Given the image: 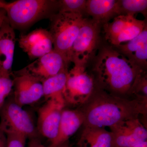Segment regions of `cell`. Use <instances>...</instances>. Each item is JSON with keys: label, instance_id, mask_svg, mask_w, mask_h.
I'll return each mask as SVG.
<instances>
[{"label": "cell", "instance_id": "obj_27", "mask_svg": "<svg viewBox=\"0 0 147 147\" xmlns=\"http://www.w3.org/2000/svg\"><path fill=\"white\" fill-rule=\"evenodd\" d=\"M132 147H147V142L146 141V142H142Z\"/></svg>", "mask_w": 147, "mask_h": 147}, {"label": "cell", "instance_id": "obj_22", "mask_svg": "<svg viewBox=\"0 0 147 147\" xmlns=\"http://www.w3.org/2000/svg\"><path fill=\"white\" fill-rule=\"evenodd\" d=\"M11 77L0 76V109L13 89V80Z\"/></svg>", "mask_w": 147, "mask_h": 147}, {"label": "cell", "instance_id": "obj_5", "mask_svg": "<svg viewBox=\"0 0 147 147\" xmlns=\"http://www.w3.org/2000/svg\"><path fill=\"white\" fill-rule=\"evenodd\" d=\"M101 27L92 18H84L69 54V61L74 65L86 66L94 55L100 44Z\"/></svg>", "mask_w": 147, "mask_h": 147}, {"label": "cell", "instance_id": "obj_20", "mask_svg": "<svg viewBox=\"0 0 147 147\" xmlns=\"http://www.w3.org/2000/svg\"><path fill=\"white\" fill-rule=\"evenodd\" d=\"M118 15H131L141 13L147 16V0H117Z\"/></svg>", "mask_w": 147, "mask_h": 147}, {"label": "cell", "instance_id": "obj_10", "mask_svg": "<svg viewBox=\"0 0 147 147\" xmlns=\"http://www.w3.org/2000/svg\"><path fill=\"white\" fill-rule=\"evenodd\" d=\"M14 101L19 106L32 105L43 97L42 82L22 69L12 72Z\"/></svg>", "mask_w": 147, "mask_h": 147}, {"label": "cell", "instance_id": "obj_26", "mask_svg": "<svg viewBox=\"0 0 147 147\" xmlns=\"http://www.w3.org/2000/svg\"><path fill=\"white\" fill-rule=\"evenodd\" d=\"M6 17V13L4 9L0 8V32L3 23Z\"/></svg>", "mask_w": 147, "mask_h": 147}, {"label": "cell", "instance_id": "obj_17", "mask_svg": "<svg viewBox=\"0 0 147 147\" xmlns=\"http://www.w3.org/2000/svg\"><path fill=\"white\" fill-rule=\"evenodd\" d=\"M86 13L102 27L118 16L117 0H87Z\"/></svg>", "mask_w": 147, "mask_h": 147}, {"label": "cell", "instance_id": "obj_1", "mask_svg": "<svg viewBox=\"0 0 147 147\" xmlns=\"http://www.w3.org/2000/svg\"><path fill=\"white\" fill-rule=\"evenodd\" d=\"M147 98L133 99L112 94L96 86L92 94L78 108L84 128L112 127L121 122L139 118L147 113Z\"/></svg>", "mask_w": 147, "mask_h": 147}, {"label": "cell", "instance_id": "obj_11", "mask_svg": "<svg viewBox=\"0 0 147 147\" xmlns=\"http://www.w3.org/2000/svg\"><path fill=\"white\" fill-rule=\"evenodd\" d=\"M70 63L61 53L53 50L22 69L41 82L68 70Z\"/></svg>", "mask_w": 147, "mask_h": 147}, {"label": "cell", "instance_id": "obj_14", "mask_svg": "<svg viewBox=\"0 0 147 147\" xmlns=\"http://www.w3.org/2000/svg\"><path fill=\"white\" fill-rule=\"evenodd\" d=\"M16 41L14 29L6 17L0 32V76H11Z\"/></svg>", "mask_w": 147, "mask_h": 147}, {"label": "cell", "instance_id": "obj_9", "mask_svg": "<svg viewBox=\"0 0 147 147\" xmlns=\"http://www.w3.org/2000/svg\"><path fill=\"white\" fill-rule=\"evenodd\" d=\"M65 103L63 96L46 100L38 112L37 128L39 134L50 139H55L57 134L62 112Z\"/></svg>", "mask_w": 147, "mask_h": 147}, {"label": "cell", "instance_id": "obj_16", "mask_svg": "<svg viewBox=\"0 0 147 147\" xmlns=\"http://www.w3.org/2000/svg\"><path fill=\"white\" fill-rule=\"evenodd\" d=\"M84 119L79 109L65 110L61 116L57 137L51 141L50 147H56L68 141L69 139L83 125Z\"/></svg>", "mask_w": 147, "mask_h": 147}, {"label": "cell", "instance_id": "obj_21", "mask_svg": "<svg viewBox=\"0 0 147 147\" xmlns=\"http://www.w3.org/2000/svg\"><path fill=\"white\" fill-rule=\"evenodd\" d=\"M59 11L82 14L86 13V0H60Z\"/></svg>", "mask_w": 147, "mask_h": 147}, {"label": "cell", "instance_id": "obj_2", "mask_svg": "<svg viewBox=\"0 0 147 147\" xmlns=\"http://www.w3.org/2000/svg\"><path fill=\"white\" fill-rule=\"evenodd\" d=\"M94 71L96 86L124 97L133 95L137 80L146 72L110 45L102 46L99 50Z\"/></svg>", "mask_w": 147, "mask_h": 147}, {"label": "cell", "instance_id": "obj_8", "mask_svg": "<svg viewBox=\"0 0 147 147\" xmlns=\"http://www.w3.org/2000/svg\"><path fill=\"white\" fill-rule=\"evenodd\" d=\"M113 19L102 27L105 39L113 47L131 40L147 26L146 21L138 20L131 15H119Z\"/></svg>", "mask_w": 147, "mask_h": 147}, {"label": "cell", "instance_id": "obj_12", "mask_svg": "<svg viewBox=\"0 0 147 147\" xmlns=\"http://www.w3.org/2000/svg\"><path fill=\"white\" fill-rule=\"evenodd\" d=\"M110 129L113 147H132L147 141L146 128L139 118L123 121Z\"/></svg>", "mask_w": 147, "mask_h": 147}, {"label": "cell", "instance_id": "obj_29", "mask_svg": "<svg viewBox=\"0 0 147 147\" xmlns=\"http://www.w3.org/2000/svg\"><path fill=\"white\" fill-rule=\"evenodd\" d=\"M56 147H69V141L65 142L63 144H62L60 145H59L58 146Z\"/></svg>", "mask_w": 147, "mask_h": 147}, {"label": "cell", "instance_id": "obj_15", "mask_svg": "<svg viewBox=\"0 0 147 147\" xmlns=\"http://www.w3.org/2000/svg\"><path fill=\"white\" fill-rule=\"evenodd\" d=\"M113 47L129 60L146 70L147 65V26L138 35L126 43Z\"/></svg>", "mask_w": 147, "mask_h": 147}, {"label": "cell", "instance_id": "obj_3", "mask_svg": "<svg viewBox=\"0 0 147 147\" xmlns=\"http://www.w3.org/2000/svg\"><path fill=\"white\" fill-rule=\"evenodd\" d=\"M4 9L13 29L24 30L57 13L59 3L56 0H18L7 3Z\"/></svg>", "mask_w": 147, "mask_h": 147}, {"label": "cell", "instance_id": "obj_23", "mask_svg": "<svg viewBox=\"0 0 147 147\" xmlns=\"http://www.w3.org/2000/svg\"><path fill=\"white\" fill-rule=\"evenodd\" d=\"M7 147H25L27 137L24 134L10 132L6 134Z\"/></svg>", "mask_w": 147, "mask_h": 147}, {"label": "cell", "instance_id": "obj_6", "mask_svg": "<svg viewBox=\"0 0 147 147\" xmlns=\"http://www.w3.org/2000/svg\"><path fill=\"white\" fill-rule=\"evenodd\" d=\"M0 129L7 134L17 132L27 138H38L40 135L32 118L13 100L7 99L0 109Z\"/></svg>", "mask_w": 147, "mask_h": 147}, {"label": "cell", "instance_id": "obj_28", "mask_svg": "<svg viewBox=\"0 0 147 147\" xmlns=\"http://www.w3.org/2000/svg\"><path fill=\"white\" fill-rule=\"evenodd\" d=\"M7 2L0 0V8L5 9Z\"/></svg>", "mask_w": 147, "mask_h": 147}, {"label": "cell", "instance_id": "obj_18", "mask_svg": "<svg viewBox=\"0 0 147 147\" xmlns=\"http://www.w3.org/2000/svg\"><path fill=\"white\" fill-rule=\"evenodd\" d=\"M113 135L104 127L84 128L78 147H113Z\"/></svg>", "mask_w": 147, "mask_h": 147}, {"label": "cell", "instance_id": "obj_7", "mask_svg": "<svg viewBox=\"0 0 147 147\" xmlns=\"http://www.w3.org/2000/svg\"><path fill=\"white\" fill-rule=\"evenodd\" d=\"M95 86L94 79L86 65H74L68 71L63 96L65 103L80 106L88 99Z\"/></svg>", "mask_w": 147, "mask_h": 147}, {"label": "cell", "instance_id": "obj_4", "mask_svg": "<svg viewBox=\"0 0 147 147\" xmlns=\"http://www.w3.org/2000/svg\"><path fill=\"white\" fill-rule=\"evenodd\" d=\"M84 18L82 14L59 11L50 18L49 31L53 38L54 50L64 56L70 63L71 47Z\"/></svg>", "mask_w": 147, "mask_h": 147}, {"label": "cell", "instance_id": "obj_13", "mask_svg": "<svg viewBox=\"0 0 147 147\" xmlns=\"http://www.w3.org/2000/svg\"><path fill=\"white\" fill-rule=\"evenodd\" d=\"M20 48L30 59H36L54 50L53 38L49 30L42 28L22 34L18 39Z\"/></svg>", "mask_w": 147, "mask_h": 147}, {"label": "cell", "instance_id": "obj_25", "mask_svg": "<svg viewBox=\"0 0 147 147\" xmlns=\"http://www.w3.org/2000/svg\"><path fill=\"white\" fill-rule=\"evenodd\" d=\"M0 147H7L6 134L0 129Z\"/></svg>", "mask_w": 147, "mask_h": 147}, {"label": "cell", "instance_id": "obj_24", "mask_svg": "<svg viewBox=\"0 0 147 147\" xmlns=\"http://www.w3.org/2000/svg\"><path fill=\"white\" fill-rule=\"evenodd\" d=\"M28 147H50L49 146H46L42 144L39 139L38 138L31 139L30 142H29Z\"/></svg>", "mask_w": 147, "mask_h": 147}, {"label": "cell", "instance_id": "obj_19", "mask_svg": "<svg viewBox=\"0 0 147 147\" xmlns=\"http://www.w3.org/2000/svg\"><path fill=\"white\" fill-rule=\"evenodd\" d=\"M68 71H63L42 82L43 97L45 100L63 96Z\"/></svg>", "mask_w": 147, "mask_h": 147}]
</instances>
